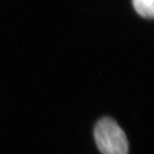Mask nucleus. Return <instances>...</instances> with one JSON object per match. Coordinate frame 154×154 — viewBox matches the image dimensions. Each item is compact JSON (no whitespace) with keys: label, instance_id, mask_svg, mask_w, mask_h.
I'll list each match as a JSON object with an SVG mask.
<instances>
[{"label":"nucleus","instance_id":"f257e3e1","mask_svg":"<svg viewBox=\"0 0 154 154\" xmlns=\"http://www.w3.org/2000/svg\"><path fill=\"white\" fill-rule=\"evenodd\" d=\"M94 134L101 154H128L126 134L113 118H101L94 127Z\"/></svg>","mask_w":154,"mask_h":154},{"label":"nucleus","instance_id":"f03ea898","mask_svg":"<svg viewBox=\"0 0 154 154\" xmlns=\"http://www.w3.org/2000/svg\"><path fill=\"white\" fill-rule=\"evenodd\" d=\"M133 5L138 14L144 18L154 17V0H133Z\"/></svg>","mask_w":154,"mask_h":154}]
</instances>
